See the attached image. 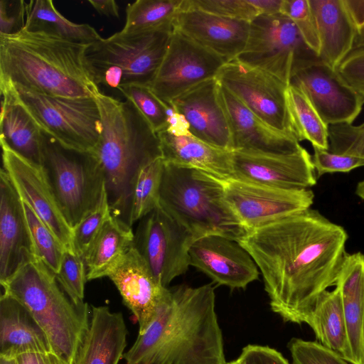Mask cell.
Instances as JSON below:
<instances>
[{
	"instance_id": "cell-16",
	"label": "cell",
	"mask_w": 364,
	"mask_h": 364,
	"mask_svg": "<svg viewBox=\"0 0 364 364\" xmlns=\"http://www.w3.org/2000/svg\"><path fill=\"white\" fill-rule=\"evenodd\" d=\"M289 85L301 90L328 126L352 124L364 100L339 75L336 68L318 58L295 73Z\"/></svg>"
},
{
	"instance_id": "cell-17",
	"label": "cell",
	"mask_w": 364,
	"mask_h": 364,
	"mask_svg": "<svg viewBox=\"0 0 364 364\" xmlns=\"http://www.w3.org/2000/svg\"><path fill=\"white\" fill-rule=\"evenodd\" d=\"M232 178L288 189L310 188L317 176L312 156L303 146L291 154L232 151Z\"/></svg>"
},
{
	"instance_id": "cell-35",
	"label": "cell",
	"mask_w": 364,
	"mask_h": 364,
	"mask_svg": "<svg viewBox=\"0 0 364 364\" xmlns=\"http://www.w3.org/2000/svg\"><path fill=\"white\" fill-rule=\"evenodd\" d=\"M164 165V159L160 158L139 172L130 198L127 220L129 226L139 221L159 205Z\"/></svg>"
},
{
	"instance_id": "cell-39",
	"label": "cell",
	"mask_w": 364,
	"mask_h": 364,
	"mask_svg": "<svg viewBox=\"0 0 364 364\" xmlns=\"http://www.w3.org/2000/svg\"><path fill=\"white\" fill-rule=\"evenodd\" d=\"M111 215L112 211L105 190L96 209L73 229V250L77 255L84 259L91 244Z\"/></svg>"
},
{
	"instance_id": "cell-19",
	"label": "cell",
	"mask_w": 364,
	"mask_h": 364,
	"mask_svg": "<svg viewBox=\"0 0 364 364\" xmlns=\"http://www.w3.org/2000/svg\"><path fill=\"white\" fill-rule=\"evenodd\" d=\"M124 304L139 324V334H144L155 321L168 288L154 278L148 264L132 247L109 275Z\"/></svg>"
},
{
	"instance_id": "cell-21",
	"label": "cell",
	"mask_w": 364,
	"mask_h": 364,
	"mask_svg": "<svg viewBox=\"0 0 364 364\" xmlns=\"http://www.w3.org/2000/svg\"><path fill=\"white\" fill-rule=\"evenodd\" d=\"M218 86L216 78L204 81L170 104L185 117L192 135L211 146L232 151L230 126L218 97Z\"/></svg>"
},
{
	"instance_id": "cell-1",
	"label": "cell",
	"mask_w": 364,
	"mask_h": 364,
	"mask_svg": "<svg viewBox=\"0 0 364 364\" xmlns=\"http://www.w3.org/2000/svg\"><path fill=\"white\" fill-rule=\"evenodd\" d=\"M347 240L342 226L309 208L250 230L238 242L262 276L271 310L301 324L321 294L336 286Z\"/></svg>"
},
{
	"instance_id": "cell-49",
	"label": "cell",
	"mask_w": 364,
	"mask_h": 364,
	"mask_svg": "<svg viewBox=\"0 0 364 364\" xmlns=\"http://www.w3.org/2000/svg\"><path fill=\"white\" fill-rule=\"evenodd\" d=\"M87 2L101 15L114 18L119 16V6L114 0H89Z\"/></svg>"
},
{
	"instance_id": "cell-8",
	"label": "cell",
	"mask_w": 364,
	"mask_h": 364,
	"mask_svg": "<svg viewBox=\"0 0 364 364\" xmlns=\"http://www.w3.org/2000/svg\"><path fill=\"white\" fill-rule=\"evenodd\" d=\"M0 87L25 109L44 134L63 147L89 152L96 146L102 123L94 97L48 95L11 84Z\"/></svg>"
},
{
	"instance_id": "cell-43",
	"label": "cell",
	"mask_w": 364,
	"mask_h": 364,
	"mask_svg": "<svg viewBox=\"0 0 364 364\" xmlns=\"http://www.w3.org/2000/svg\"><path fill=\"white\" fill-rule=\"evenodd\" d=\"M287 347L292 364H351L318 342L293 338Z\"/></svg>"
},
{
	"instance_id": "cell-42",
	"label": "cell",
	"mask_w": 364,
	"mask_h": 364,
	"mask_svg": "<svg viewBox=\"0 0 364 364\" xmlns=\"http://www.w3.org/2000/svg\"><path fill=\"white\" fill-rule=\"evenodd\" d=\"M281 13L292 21L306 45L318 56L320 41L309 1L282 0Z\"/></svg>"
},
{
	"instance_id": "cell-24",
	"label": "cell",
	"mask_w": 364,
	"mask_h": 364,
	"mask_svg": "<svg viewBox=\"0 0 364 364\" xmlns=\"http://www.w3.org/2000/svg\"><path fill=\"white\" fill-rule=\"evenodd\" d=\"M123 314L106 306H92L87 331L73 364H119L127 345Z\"/></svg>"
},
{
	"instance_id": "cell-27",
	"label": "cell",
	"mask_w": 364,
	"mask_h": 364,
	"mask_svg": "<svg viewBox=\"0 0 364 364\" xmlns=\"http://www.w3.org/2000/svg\"><path fill=\"white\" fill-rule=\"evenodd\" d=\"M164 161L197 168L221 179L232 176V151L211 146L192 134L157 133Z\"/></svg>"
},
{
	"instance_id": "cell-41",
	"label": "cell",
	"mask_w": 364,
	"mask_h": 364,
	"mask_svg": "<svg viewBox=\"0 0 364 364\" xmlns=\"http://www.w3.org/2000/svg\"><path fill=\"white\" fill-rule=\"evenodd\" d=\"M328 151L364 159V122L328 125Z\"/></svg>"
},
{
	"instance_id": "cell-46",
	"label": "cell",
	"mask_w": 364,
	"mask_h": 364,
	"mask_svg": "<svg viewBox=\"0 0 364 364\" xmlns=\"http://www.w3.org/2000/svg\"><path fill=\"white\" fill-rule=\"evenodd\" d=\"M25 18V1H0V35H11L23 30Z\"/></svg>"
},
{
	"instance_id": "cell-52",
	"label": "cell",
	"mask_w": 364,
	"mask_h": 364,
	"mask_svg": "<svg viewBox=\"0 0 364 364\" xmlns=\"http://www.w3.org/2000/svg\"><path fill=\"white\" fill-rule=\"evenodd\" d=\"M364 46V27L356 33V36L354 42V48Z\"/></svg>"
},
{
	"instance_id": "cell-34",
	"label": "cell",
	"mask_w": 364,
	"mask_h": 364,
	"mask_svg": "<svg viewBox=\"0 0 364 364\" xmlns=\"http://www.w3.org/2000/svg\"><path fill=\"white\" fill-rule=\"evenodd\" d=\"M183 0H137L128 4L124 32L144 31L173 26Z\"/></svg>"
},
{
	"instance_id": "cell-53",
	"label": "cell",
	"mask_w": 364,
	"mask_h": 364,
	"mask_svg": "<svg viewBox=\"0 0 364 364\" xmlns=\"http://www.w3.org/2000/svg\"><path fill=\"white\" fill-rule=\"evenodd\" d=\"M355 193L358 197L364 200V178L358 183L355 189Z\"/></svg>"
},
{
	"instance_id": "cell-15",
	"label": "cell",
	"mask_w": 364,
	"mask_h": 364,
	"mask_svg": "<svg viewBox=\"0 0 364 364\" xmlns=\"http://www.w3.org/2000/svg\"><path fill=\"white\" fill-rule=\"evenodd\" d=\"M3 169L26 203L64 247L73 251V230L65 220L43 166L21 156L1 141Z\"/></svg>"
},
{
	"instance_id": "cell-25",
	"label": "cell",
	"mask_w": 364,
	"mask_h": 364,
	"mask_svg": "<svg viewBox=\"0 0 364 364\" xmlns=\"http://www.w3.org/2000/svg\"><path fill=\"white\" fill-rule=\"evenodd\" d=\"M48 338L29 310L15 298H0V358L50 352Z\"/></svg>"
},
{
	"instance_id": "cell-18",
	"label": "cell",
	"mask_w": 364,
	"mask_h": 364,
	"mask_svg": "<svg viewBox=\"0 0 364 364\" xmlns=\"http://www.w3.org/2000/svg\"><path fill=\"white\" fill-rule=\"evenodd\" d=\"M190 264L215 283L245 289L258 279L259 269L250 253L236 240L210 235L196 239L189 250Z\"/></svg>"
},
{
	"instance_id": "cell-32",
	"label": "cell",
	"mask_w": 364,
	"mask_h": 364,
	"mask_svg": "<svg viewBox=\"0 0 364 364\" xmlns=\"http://www.w3.org/2000/svg\"><path fill=\"white\" fill-rule=\"evenodd\" d=\"M24 30L43 32L84 44L102 38L97 31L86 23H75L61 15L50 0L26 2Z\"/></svg>"
},
{
	"instance_id": "cell-38",
	"label": "cell",
	"mask_w": 364,
	"mask_h": 364,
	"mask_svg": "<svg viewBox=\"0 0 364 364\" xmlns=\"http://www.w3.org/2000/svg\"><path fill=\"white\" fill-rule=\"evenodd\" d=\"M55 275L60 287L75 303L85 302V284L87 279L83 258L65 250Z\"/></svg>"
},
{
	"instance_id": "cell-12",
	"label": "cell",
	"mask_w": 364,
	"mask_h": 364,
	"mask_svg": "<svg viewBox=\"0 0 364 364\" xmlns=\"http://www.w3.org/2000/svg\"><path fill=\"white\" fill-rule=\"evenodd\" d=\"M215 78L268 125L294 136L287 102L288 85L236 59L225 63Z\"/></svg>"
},
{
	"instance_id": "cell-30",
	"label": "cell",
	"mask_w": 364,
	"mask_h": 364,
	"mask_svg": "<svg viewBox=\"0 0 364 364\" xmlns=\"http://www.w3.org/2000/svg\"><path fill=\"white\" fill-rule=\"evenodd\" d=\"M134 240L131 226L112 215L85 255L87 279L109 277L133 247Z\"/></svg>"
},
{
	"instance_id": "cell-11",
	"label": "cell",
	"mask_w": 364,
	"mask_h": 364,
	"mask_svg": "<svg viewBox=\"0 0 364 364\" xmlns=\"http://www.w3.org/2000/svg\"><path fill=\"white\" fill-rule=\"evenodd\" d=\"M194 235L159 205L142 218L134 233L133 247L163 287L185 274L190 264L189 250Z\"/></svg>"
},
{
	"instance_id": "cell-13",
	"label": "cell",
	"mask_w": 364,
	"mask_h": 364,
	"mask_svg": "<svg viewBox=\"0 0 364 364\" xmlns=\"http://www.w3.org/2000/svg\"><path fill=\"white\" fill-rule=\"evenodd\" d=\"M228 203L248 232L311 208V188L288 189L223 179Z\"/></svg>"
},
{
	"instance_id": "cell-28",
	"label": "cell",
	"mask_w": 364,
	"mask_h": 364,
	"mask_svg": "<svg viewBox=\"0 0 364 364\" xmlns=\"http://www.w3.org/2000/svg\"><path fill=\"white\" fill-rule=\"evenodd\" d=\"M336 287L345 316L353 364H362L361 338L364 319V255L347 254Z\"/></svg>"
},
{
	"instance_id": "cell-7",
	"label": "cell",
	"mask_w": 364,
	"mask_h": 364,
	"mask_svg": "<svg viewBox=\"0 0 364 364\" xmlns=\"http://www.w3.org/2000/svg\"><path fill=\"white\" fill-rule=\"evenodd\" d=\"M173 26L124 32L90 43L86 59L99 86L112 88L137 85L149 87L163 61Z\"/></svg>"
},
{
	"instance_id": "cell-5",
	"label": "cell",
	"mask_w": 364,
	"mask_h": 364,
	"mask_svg": "<svg viewBox=\"0 0 364 364\" xmlns=\"http://www.w3.org/2000/svg\"><path fill=\"white\" fill-rule=\"evenodd\" d=\"M1 285L4 294L29 310L46 333L52 352L73 364L89 327L88 304L75 303L37 256Z\"/></svg>"
},
{
	"instance_id": "cell-10",
	"label": "cell",
	"mask_w": 364,
	"mask_h": 364,
	"mask_svg": "<svg viewBox=\"0 0 364 364\" xmlns=\"http://www.w3.org/2000/svg\"><path fill=\"white\" fill-rule=\"evenodd\" d=\"M316 58L292 21L277 13L259 15L250 23L247 44L236 60L289 85L295 73Z\"/></svg>"
},
{
	"instance_id": "cell-45",
	"label": "cell",
	"mask_w": 364,
	"mask_h": 364,
	"mask_svg": "<svg viewBox=\"0 0 364 364\" xmlns=\"http://www.w3.org/2000/svg\"><path fill=\"white\" fill-rule=\"evenodd\" d=\"M336 70L364 100V46L354 48L336 67Z\"/></svg>"
},
{
	"instance_id": "cell-23",
	"label": "cell",
	"mask_w": 364,
	"mask_h": 364,
	"mask_svg": "<svg viewBox=\"0 0 364 364\" xmlns=\"http://www.w3.org/2000/svg\"><path fill=\"white\" fill-rule=\"evenodd\" d=\"M218 97L228 120L232 151L291 154L302 147L294 136L268 125L220 84Z\"/></svg>"
},
{
	"instance_id": "cell-9",
	"label": "cell",
	"mask_w": 364,
	"mask_h": 364,
	"mask_svg": "<svg viewBox=\"0 0 364 364\" xmlns=\"http://www.w3.org/2000/svg\"><path fill=\"white\" fill-rule=\"evenodd\" d=\"M43 166L59 207L73 230L100 203L106 190L102 166L91 151L66 149L45 134Z\"/></svg>"
},
{
	"instance_id": "cell-29",
	"label": "cell",
	"mask_w": 364,
	"mask_h": 364,
	"mask_svg": "<svg viewBox=\"0 0 364 364\" xmlns=\"http://www.w3.org/2000/svg\"><path fill=\"white\" fill-rule=\"evenodd\" d=\"M1 141L26 159L43 166L45 134L10 93L1 91Z\"/></svg>"
},
{
	"instance_id": "cell-14",
	"label": "cell",
	"mask_w": 364,
	"mask_h": 364,
	"mask_svg": "<svg viewBox=\"0 0 364 364\" xmlns=\"http://www.w3.org/2000/svg\"><path fill=\"white\" fill-rule=\"evenodd\" d=\"M225 63L173 28L155 78L149 87L166 104L193 87L215 78Z\"/></svg>"
},
{
	"instance_id": "cell-54",
	"label": "cell",
	"mask_w": 364,
	"mask_h": 364,
	"mask_svg": "<svg viewBox=\"0 0 364 364\" xmlns=\"http://www.w3.org/2000/svg\"><path fill=\"white\" fill-rule=\"evenodd\" d=\"M361 350H362V364H364V319H363V328H362Z\"/></svg>"
},
{
	"instance_id": "cell-3",
	"label": "cell",
	"mask_w": 364,
	"mask_h": 364,
	"mask_svg": "<svg viewBox=\"0 0 364 364\" xmlns=\"http://www.w3.org/2000/svg\"><path fill=\"white\" fill-rule=\"evenodd\" d=\"M90 44L43 32L0 35V85L48 95L94 97L100 92L86 59Z\"/></svg>"
},
{
	"instance_id": "cell-22",
	"label": "cell",
	"mask_w": 364,
	"mask_h": 364,
	"mask_svg": "<svg viewBox=\"0 0 364 364\" xmlns=\"http://www.w3.org/2000/svg\"><path fill=\"white\" fill-rule=\"evenodd\" d=\"M173 26L225 63L237 59L243 51L250 33V22L196 9L181 11Z\"/></svg>"
},
{
	"instance_id": "cell-47",
	"label": "cell",
	"mask_w": 364,
	"mask_h": 364,
	"mask_svg": "<svg viewBox=\"0 0 364 364\" xmlns=\"http://www.w3.org/2000/svg\"><path fill=\"white\" fill-rule=\"evenodd\" d=\"M16 364H69L53 352L26 353L15 358Z\"/></svg>"
},
{
	"instance_id": "cell-2",
	"label": "cell",
	"mask_w": 364,
	"mask_h": 364,
	"mask_svg": "<svg viewBox=\"0 0 364 364\" xmlns=\"http://www.w3.org/2000/svg\"><path fill=\"white\" fill-rule=\"evenodd\" d=\"M123 358L127 364H227L212 284L168 289L155 321Z\"/></svg>"
},
{
	"instance_id": "cell-36",
	"label": "cell",
	"mask_w": 364,
	"mask_h": 364,
	"mask_svg": "<svg viewBox=\"0 0 364 364\" xmlns=\"http://www.w3.org/2000/svg\"><path fill=\"white\" fill-rule=\"evenodd\" d=\"M23 206L36 255L56 274L60 269L65 250L30 207L24 202Z\"/></svg>"
},
{
	"instance_id": "cell-40",
	"label": "cell",
	"mask_w": 364,
	"mask_h": 364,
	"mask_svg": "<svg viewBox=\"0 0 364 364\" xmlns=\"http://www.w3.org/2000/svg\"><path fill=\"white\" fill-rule=\"evenodd\" d=\"M187 9L250 23L259 15L250 0H183L182 10Z\"/></svg>"
},
{
	"instance_id": "cell-51",
	"label": "cell",
	"mask_w": 364,
	"mask_h": 364,
	"mask_svg": "<svg viewBox=\"0 0 364 364\" xmlns=\"http://www.w3.org/2000/svg\"><path fill=\"white\" fill-rule=\"evenodd\" d=\"M259 15L281 13L282 0H250Z\"/></svg>"
},
{
	"instance_id": "cell-6",
	"label": "cell",
	"mask_w": 364,
	"mask_h": 364,
	"mask_svg": "<svg viewBox=\"0 0 364 364\" xmlns=\"http://www.w3.org/2000/svg\"><path fill=\"white\" fill-rule=\"evenodd\" d=\"M159 205L196 239L238 242L247 232L226 200L223 179L197 168L164 161Z\"/></svg>"
},
{
	"instance_id": "cell-26",
	"label": "cell",
	"mask_w": 364,
	"mask_h": 364,
	"mask_svg": "<svg viewBox=\"0 0 364 364\" xmlns=\"http://www.w3.org/2000/svg\"><path fill=\"white\" fill-rule=\"evenodd\" d=\"M320 41L318 58L336 67L353 50L356 29L343 0H309Z\"/></svg>"
},
{
	"instance_id": "cell-31",
	"label": "cell",
	"mask_w": 364,
	"mask_h": 364,
	"mask_svg": "<svg viewBox=\"0 0 364 364\" xmlns=\"http://www.w3.org/2000/svg\"><path fill=\"white\" fill-rule=\"evenodd\" d=\"M307 324L324 347L353 364V357L339 290L325 291L318 297Z\"/></svg>"
},
{
	"instance_id": "cell-50",
	"label": "cell",
	"mask_w": 364,
	"mask_h": 364,
	"mask_svg": "<svg viewBox=\"0 0 364 364\" xmlns=\"http://www.w3.org/2000/svg\"><path fill=\"white\" fill-rule=\"evenodd\" d=\"M227 364H259L257 345L249 344L245 346L240 355Z\"/></svg>"
},
{
	"instance_id": "cell-4",
	"label": "cell",
	"mask_w": 364,
	"mask_h": 364,
	"mask_svg": "<svg viewBox=\"0 0 364 364\" xmlns=\"http://www.w3.org/2000/svg\"><path fill=\"white\" fill-rule=\"evenodd\" d=\"M94 98L102 130L91 152L104 171L112 215L127 223L132 191L139 172L163 158L160 140L130 100H119L100 91Z\"/></svg>"
},
{
	"instance_id": "cell-44",
	"label": "cell",
	"mask_w": 364,
	"mask_h": 364,
	"mask_svg": "<svg viewBox=\"0 0 364 364\" xmlns=\"http://www.w3.org/2000/svg\"><path fill=\"white\" fill-rule=\"evenodd\" d=\"M313 148L312 161L317 177L328 173L349 172L364 166V159L335 154L315 146Z\"/></svg>"
},
{
	"instance_id": "cell-48",
	"label": "cell",
	"mask_w": 364,
	"mask_h": 364,
	"mask_svg": "<svg viewBox=\"0 0 364 364\" xmlns=\"http://www.w3.org/2000/svg\"><path fill=\"white\" fill-rule=\"evenodd\" d=\"M259 364H290L277 350L268 346L257 345Z\"/></svg>"
},
{
	"instance_id": "cell-55",
	"label": "cell",
	"mask_w": 364,
	"mask_h": 364,
	"mask_svg": "<svg viewBox=\"0 0 364 364\" xmlns=\"http://www.w3.org/2000/svg\"><path fill=\"white\" fill-rule=\"evenodd\" d=\"M0 364H16L15 359L8 360L4 358H0Z\"/></svg>"
},
{
	"instance_id": "cell-37",
	"label": "cell",
	"mask_w": 364,
	"mask_h": 364,
	"mask_svg": "<svg viewBox=\"0 0 364 364\" xmlns=\"http://www.w3.org/2000/svg\"><path fill=\"white\" fill-rule=\"evenodd\" d=\"M118 90L137 107L156 133L166 127L168 104L158 98L149 87L132 85Z\"/></svg>"
},
{
	"instance_id": "cell-20",
	"label": "cell",
	"mask_w": 364,
	"mask_h": 364,
	"mask_svg": "<svg viewBox=\"0 0 364 364\" xmlns=\"http://www.w3.org/2000/svg\"><path fill=\"white\" fill-rule=\"evenodd\" d=\"M36 256L23 202L9 175L0 173V283Z\"/></svg>"
},
{
	"instance_id": "cell-33",
	"label": "cell",
	"mask_w": 364,
	"mask_h": 364,
	"mask_svg": "<svg viewBox=\"0 0 364 364\" xmlns=\"http://www.w3.org/2000/svg\"><path fill=\"white\" fill-rule=\"evenodd\" d=\"M287 102L295 138L299 141H309L313 147L328 149V126L306 95L299 88L289 85Z\"/></svg>"
}]
</instances>
